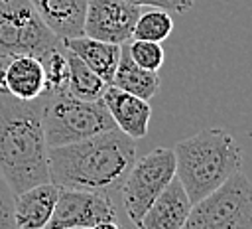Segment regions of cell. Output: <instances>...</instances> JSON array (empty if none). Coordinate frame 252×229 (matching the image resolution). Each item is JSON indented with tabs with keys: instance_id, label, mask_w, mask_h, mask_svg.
Masks as SVG:
<instances>
[{
	"instance_id": "cell-17",
	"label": "cell",
	"mask_w": 252,
	"mask_h": 229,
	"mask_svg": "<svg viewBox=\"0 0 252 229\" xmlns=\"http://www.w3.org/2000/svg\"><path fill=\"white\" fill-rule=\"evenodd\" d=\"M67 61H69V83L67 93L83 99V101H98L102 99L108 83L96 75L83 59H79L73 51L67 49Z\"/></svg>"
},
{
	"instance_id": "cell-14",
	"label": "cell",
	"mask_w": 252,
	"mask_h": 229,
	"mask_svg": "<svg viewBox=\"0 0 252 229\" xmlns=\"http://www.w3.org/2000/svg\"><path fill=\"white\" fill-rule=\"evenodd\" d=\"M4 93L33 101L45 93V71L41 59L35 55H18L8 59L4 67Z\"/></svg>"
},
{
	"instance_id": "cell-1",
	"label": "cell",
	"mask_w": 252,
	"mask_h": 229,
	"mask_svg": "<svg viewBox=\"0 0 252 229\" xmlns=\"http://www.w3.org/2000/svg\"><path fill=\"white\" fill-rule=\"evenodd\" d=\"M136 162L134 138L118 128L49 148V180L57 188L110 193Z\"/></svg>"
},
{
	"instance_id": "cell-19",
	"label": "cell",
	"mask_w": 252,
	"mask_h": 229,
	"mask_svg": "<svg viewBox=\"0 0 252 229\" xmlns=\"http://www.w3.org/2000/svg\"><path fill=\"white\" fill-rule=\"evenodd\" d=\"M41 59L45 71V93H61L67 91L69 83V61H67V47L61 43L59 47L45 53Z\"/></svg>"
},
{
	"instance_id": "cell-22",
	"label": "cell",
	"mask_w": 252,
	"mask_h": 229,
	"mask_svg": "<svg viewBox=\"0 0 252 229\" xmlns=\"http://www.w3.org/2000/svg\"><path fill=\"white\" fill-rule=\"evenodd\" d=\"M138 6H150V8H161L171 14H183L193 8L195 0H128Z\"/></svg>"
},
{
	"instance_id": "cell-13",
	"label": "cell",
	"mask_w": 252,
	"mask_h": 229,
	"mask_svg": "<svg viewBox=\"0 0 252 229\" xmlns=\"http://www.w3.org/2000/svg\"><path fill=\"white\" fill-rule=\"evenodd\" d=\"M43 24L59 38H79L85 34L89 0H30Z\"/></svg>"
},
{
	"instance_id": "cell-9",
	"label": "cell",
	"mask_w": 252,
	"mask_h": 229,
	"mask_svg": "<svg viewBox=\"0 0 252 229\" xmlns=\"http://www.w3.org/2000/svg\"><path fill=\"white\" fill-rule=\"evenodd\" d=\"M140 12L142 6L128 0H89L83 36L124 45L134 34Z\"/></svg>"
},
{
	"instance_id": "cell-7",
	"label": "cell",
	"mask_w": 252,
	"mask_h": 229,
	"mask_svg": "<svg viewBox=\"0 0 252 229\" xmlns=\"http://www.w3.org/2000/svg\"><path fill=\"white\" fill-rule=\"evenodd\" d=\"M175 178V152L173 148L158 146L146 156L136 160L126 174L120 193L122 205L134 227H140L144 213L156 201V197Z\"/></svg>"
},
{
	"instance_id": "cell-24",
	"label": "cell",
	"mask_w": 252,
	"mask_h": 229,
	"mask_svg": "<svg viewBox=\"0 0 252 229\" xmlns=\"http://www.w3.org/2000/svg\"><path fill=\"white\" fill-rule=\"evenodd\" d=\"M67 229H89V227H67Z\"/></svg>"
},
{
	"instance_id": "cell-11",
	"label": "cell",
	"mask_w": 252,
	"mask_h": 229,
	"mask_svg": "<svg viewBox=\"0 0 252 229\" xmlns=\"http://www.w3.org/2000/svg\"><path fill=\"white\" fill-rule=\"evenodd\" d=\"M191 199L177 178L156 197L144 213L138 229H183L191 211Z\"/></svg>"
},
{
	"instance_id": "cell-15",
	"label": "cell",
	"mask_w": 252,
	"mask_h": 229,
	"mask_svg": "<svg viewBox=\"0 0 252 229\" xmlns=\"http://www.w3.org/2000/svg\"><path fill=\"white\" fill-rule=\"evenodd\" d=\"M63 45L69 51H73L79 59H83L108 85L112 83L114 71H116L120 55H122V45L100 41V39H94V38H89V36H79V38L63 39Z\"/></svg>"
},
{
	"instance_id": "cell-12",
	"label": "cell",
	"mask_w": 252,
	"mask_h": 229,
	"mask_svg": "<svg viewBox=\"0 0 252 229\" xmlns=\"http://www.w3.org/2000/svg\"><path fill=\"white\" fill-rule=\"evenodd\" d=\"M59 188L53 182L37 184L14 195V215L18 229H45L49 223Z\"/></svg>"
},
{
	"instance_id": "cell-21",
	"label": "cell",
	"mask_w": 252,
	"mask_h": 229,
	"mask_svg": "<svg viewBox=\"0 0 252 229\" xmlns=\"http://www.w3.org/2000/svg\"><path fill=\"white\" fill-rule=\"evenodd\" d=\"M0 229H18L14 215V191L0 174Z\"/></svg>"
},
{
	"instance_id": "cell-18",
	"label": "cell",
	"mask_w": 252,
	"mask_h": 229,
	"mask_svg": "<svg viewBox=\"0 0 252 229\" xmlns=\"http://www.w3.org/2000/svg\"><path fill=\"white\" fill-rule=\"evenodd\" d=\"M173 32V18L171 12L161 8H148L142 10L138 22L134 26V39H150V41H163Z\"/></svg>"
},
{
	"instance_id": "cell-5",
	"label": "cell",
	"mask_w": 252,
	"mask_h": 229,
	"mask_svg": "<svg viewBox=\"0 0 252 229\" xmlns=\"http://www.w3.org/2000/svg\"><path fill=\"white\" fill-rule=\"evenodd\" d=\"M183 229H252V182L240 170L191 205Z\"/></svg>"
},
{
	"instance_id": "cell-10",
	"label": "cell",
	"mask_w": 252,
	"mask_h": 229,
	"mask_svg": "<svg viewBox=\"0 0 252 229\" xmlns=\"http://www.w3.org/2000/svg\"><path fill=\"white\" fill-rule=\"evenodd\" d=\"M102 103L106 105L116 128L122 130L126 136L138 140L148 134L152 107L146 99H140L136 95H130L122 89L108 85L102 95Z\"/></svg>"
},
{
	"instance_id": "cell-6",
	"label": "cell",
	"mask_w": 252,
	"mask_h": 229,
	"mask_svg": "<svg viewBox=\"0 0 252 229\" xmlns=\"http://www.w3.org/2000/svg\"><path fill=\"white\" fill-rule=\"evenodd\" d=\"M61 43L63 39L43 24L30 0H0V59L43 57Z\"/></svg>"
},
{
	"instance_id": "cell-23",
	"label": "cell",
	"mask_w": 252,
	"mask_h": 229,
	"mask_svg": "<svg viewBox=\"0 0 252 229\" xmlns=\"http://www.w3.org/2000/svg\"><path fill=\"white\" fill-rule=\"evenodd\" d=\"M91 229H124V227L118 221H104V223H98V225H94Z\"/></svg>"
},
{
	"instance_id": "cell-4",
	"label": "cell",
	"mask_w": 252,
	"mask_h": 229,
	"mask_svg": "<svg viewBox=\"0 0 252 229\" xmlns=\"http://www.w3.org/2000/svg\"><path fill=\"white\" fill-rule=\"evenodd\" d=\"M116 128L106 105L98 101H83L67 91L43 93V130L47 146H63Z\"/></svg>"
},
{
	"instance_id": "cell-2",
	"label": "cell",
	"mask_w": 252,
	"mask_h": 229,
	"mask_svg": "<svg viewBox=\"0 0 252 229\" xmlns=\"http://www.w3.org/2000/svg\"><path fill=\"white\" fill-rule=\"evenodd\" d=\"M0 174L16 193L49 180L43 95L22 101L0 93Z\"/></svg>"
},
{
	"instance_id": "cell-16",
	"label": "cell",
	"mask_w": 252,
	"mask_h": 229,
	"mask_svg": "<svg viewBox=\"0 0 252 229\" xmlns=\"http://www.w3.org/2000/svg\"><path fill=\"white\" fill-rule=\"evenodd\" d=\"M110 85L130 93V95L150 101L159 91V75H158V71H150V69H144L138 63H134L126 45H122V55H120V61H118V67L114 71Z\"/></svg>"
},
{
	"instance_id": "cell-3",
	"label": "cell",
	"mask_w": 252,
	"mask_h": 229,
	"mask_svg": "<svg viewBox=\"0 0 252 229\" xmlns=\"http://www.w3.org/2000/svg\"><path fill=\"white\" fill-rule=\"evenodd\" d=\"M175 178L197 203L230 176L242 170V152L234 136L222 128L199 130L173 146Z\"/></svg>"
},
{
	"instance_id": "cell-8",
	"label": "cell",
	"mask_w": 252,
	"mask_h": 229,
	"mask_svg": "<svg viewBox=\"0 0 252 229\" xmlns=\"http://www.w3.org/2000/svg\"><path fill=\"white\" fill-rule=\"evenodd\" d=\"M104 221H116V207L108 193L59 188L53 215L45 229L94 227Z\"/></svg>"
},
{
	"instance_id": "cell-20",
	"label": "cell",
	"mask_w": 252,
	"mask_h": 229,
	"mask_svg": "<svg viewBox=\"0 0 252 229\" xmlns=\"http://www.w3.org/2000/svg\"><path fill=\"white\" fill-rule=\"evenodd\" d=\"M130 57L134 59V63H138L144 69L150 71H158L163 65L165 59V51L161 47L159 41H150V39H132L128 43H124Z\"/></svg>"
}]
</instances>
